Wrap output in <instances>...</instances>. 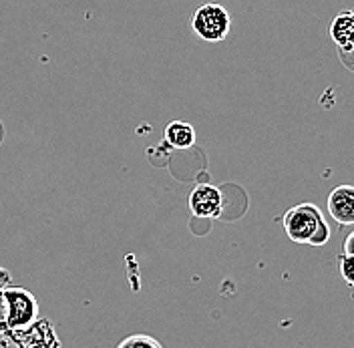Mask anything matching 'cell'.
<instances>
[{
    "instance_id": "6da1fadb",
    "label": "cell",
    "mask_w": 354,
    "mask_h": 348,
    "mask_svg": "<svg viewBox=\"0 0 354 348\" xmlns=\"http://www.w3.org/2000/svg\"><path fill=\"white\" fill-rule=\"evenodd\" d=\"M282 226L288 238L296 244L324 246L330 239V226L314 203H298L290 208L282 218Z\"/></svg>"
},
{
    "instance_id": "7a4b0ae2",
    "label": "cell",
    "mask_w": 354,
    "mask_h": 348,
    "mask_svg": "<svg viewBox=\"0 0 354 348\" xmlns=\"http://www.w3.org/2000/svg\"><path fill=\"white\" fill-rule=\"evenodd\" d=\"M0 306L8 330H21L35 324L39 316L37 296L21 286H8L0 292Z\"/></svg>"
},
{
    "instance_id": "3957f363",
    "label": "cell",
    "mask_w": 354,
    "mask_h": 348,
    "mask_svg": "<svg viewBox=\"0 0 354 348\" xmlns=\"http://www.w3.org/2000/svg\"><path fill=\"white\" fill-rule=\"evenodd\" d=\"M232 17L225 6L218 2H207L196 8L192 19V30L203 43H221L230 35Z\"/></svg>"
},
{
    "instance_id": "277c9868",
    "label": "cell",
    "mask_w": 354,
    "mask_h": 348,
    "mask_svg": "<svg viewBox=\"0 0 354 348\" xmlns=\"http://www.w3.org/2000/svg\"><path fill=\"white\" fill-rule=\"evenodd\" d=\"M0 348H61V342L55 327L46 318H39L28 328L2 334Z\"/></svg>"
},
{
    "instance_id": "5b68a950",
    "label": "cell",
    "mask_w": 354,
    "mask_h": 348,
    "mask_svg": "<svg viewBox=\"0 0 354 348\" xmlns=\"http://www.w3.org/2000/svg\"><path fill=\"white\" fill-rule=\"evenodd\" d=\"M187 205L196 218L216 219L220 218L223 212V196L216 185L201 183L192 190V194L187 197Z\"/></svg>"
},
{
    "instance_id": "8992f818",
    "label": "cell",
    "mask_w": 354,
    "mask_h": 348,
    "mask_svg": "<svg viewBox=\"0 0 354 348\" xmlns=\"http://www.w3.org/2000/svg\"><path fill=\"white\" fill-rule=\"evenodd\" d=\"M328 214L340 226H354V185H338L332 190Z\"/></svg>"
},
{
    "instance_id": "52a82bcc",
    "label": "cell",
    "mask_w": 354,
    "mask_h": 348,
    "mask_svg": "<svg viewBox=\"0 0 354 348\" xmlns=\"http://www.w3.org/2000/svg\"><path fill=\"white\" fill-rule=\"evenodd\" d=\"M330 37L338 53H348L354 48V10L338 12L330 22Z\"/></svg>"
},
{
    "instance_id": "ba28073f",
    "label": "cell",
    "mask_w": 354,
    "mask_h": 348,
    "mask_svg": "<svg viewBox=\"0 0 354 348\" xmlns=\"http://www.w3.org/2000/svg\"><path fill=\"white\" fill-rule=\"evenodd\" d=\"M163 139L176 149H189L196 145V129L187 121H169L163 129Z\"/></svg>"
},
{
    "instance_id": "9c48e42d",
    "label": "cell",
    "mask_w": 354,
    "mask_h": 348,
    "mask_svg": "<svg viewBox=\"0 0 354 348\" xmlns=\"http://www.w3.org/2000/svg\"><path fill=\"white\" fill-rule=\"evenodd\" d=\"M115 348H163V345L149 334H131L123 338Z\"/></svg>"
},
{
    "instance_id": "30bf717a",
    "label": "cell",
    "mask_w": 354,
    "mask_h": 348,
    "mask_svg": "<svg viewBox=\"0 0 354 348\" xmlns=\"http://www.w3.org/2000/svg\"><path fill=\"white\" fill-rule=\"evenodd\" d=\"M338 270H340V276L346 284L354 286V256L348 254H342L338 258Z\"/></svg>"
},
{
    "instance_id": "8fae6325",
    "label": "cell",
    "mask_w": 354,
    "mask_h": 348,
    "mask_svg": "<svg viewBox=\"0 0 354 348\" xmlns=\"http://www.w3.org/2000/svg\"><path fill=\"white\" fill-rule=\"evenodd\" d=\"M8 286H12V274L0 264V292H2L4 288H8Z\"/></svg>"
},
{
    "instance_id": "7c38bea8",
    "label": "cell",
    "mask_w": 354,
    "mask_h": 348,
    "mask_svg": "<svg viewBox=\"0 0 354 348\" xmlns=\"http://www.w3.org/2000/svg\"><path fill=\"white\" fill-rule=\"evenodd\" d=\"M342 254H348V256H354V230L344 238V246H342Z\"/></svg>"
},
{
    "instance_id": "4fadbf2b",
    "label": "cell",
    "mask_w": 354,
    "mask_h": 348,
    "mask_svg": "<svg viewBox=\"0 0 354 348\" xmlns=\"http://www.w3.org/2000/svg\"><path fill=\"white\" fill-rule=\"evenodd\" d=\"M340 55V59H342V65L348 66L351 71H354V48L353 51H348V53H338Z\"/></svg>"
},
{
    "instance_id": "5bb4252c",
    "label": "cell",
    "mask_w": 354,
    "mask_h": 348,
    "mask_svg": "<svg viewBox=\"0 0 354 348\" xmlns=\"http://www.w3.org/2000/svg\"><path fill=\"white\" fill-rule=\"evenodd\" d=\"M10 330H8V327H6V322H4V314H2V306H0V336L2 334H8Z\"/></svg>"
},
{
    "instance_id": "9a60e30c",
    "label": "cell",
    "mask_w": 354,
    "mask_h": 348,
    "mask_svg": "<svg viewBox=\"0 0 354 348\" xmlns=\"http://www.w3.org/2000/svg\"><path fill=\"white\" fill-rule=\"evenodd\" d=\"M2 137H4V129H2V125H0V141H2Z\"/></svg>"
}]
</instances>
